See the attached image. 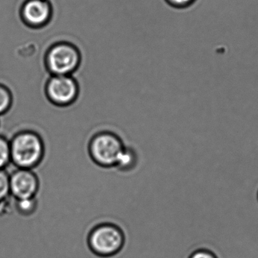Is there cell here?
I'll return each instance as SVG.
<instances>
[{
  "mask_svg": "<svg viewBox=\"0 0 258 258\" xmlns=\"http://www.w3.org/2000/svg\"><path fill=\"white\" fill-rule=\"evenodd\" d=\"M10 143L11 161L17 168L34 170L44 158V142L41 136L32 130L16 133Z\"/></svg>",
  "mask_w": 258,
  "mask_h": 258,
  "instance_id": "6da1fadb",
  "label": "cell"
},
{
  "mask_svg": "<svg viewBox=\"0 0 258 258\" xmlns=\"http://www.w3.org/2000/svg\"><path fill=\"white\" fill-rule=\"evenodd\" d=\"M124 232L117 225L102 223L92 229L87 238L89 249L99 257L117 256L124 247Z\"/></svg>",
  "mask_w": 258,
  "mask_h": 258,
  "instance_id": "7a4b0ae2",
  "label": "cell"
},
{
  "mask_svg": "<svg viewBox=\"0 0 258 258\" xmlns=\"http://www.w3.org/2000/svg\"><path fill=\"white\" fill-rule=\"evenodd\" d=\"M125 146L123 140L117 134L102 131L95 134L90 140L89 154L92 160L100 167H115Z\"/></svg>",
  "mask_w": 258,
  "mask_h": 258,
  "instance_id": "3957f363",
  "label": "cell"
},
{
  "mask_svg": "<svg viewBox=\"0 0 258 258\" xmlns=\"http://www.w3.org/2000/svg\"><path fill=\"white\" fill-rule=\"evenodd\" d=\"M81 55L76 46L66 42L51 46L46 55V66L51 75H72L81 64Z\"/></svg>",
  "mask_w": 258,
  "mask_h": 258,
  "instance_id": "277c9868",
  "label": "cell"
},
{
  "mask_svg": "<svg viewBox=\"0 0 258 258\" xmlns=\"http://www.w3.org/2000/svg\"><path fill=\"white\" fill-rule=\"evenodd\" d=\"M46 94L52 105L66 108L76 102L79 87L72 75H52L46 84Z\"/></svg>",
  "mask_w": 258,
  "mask_h": 258,
  "instance_id": "5b68a950",
  "label": "cell"
},
{
  "mask_svg": "<svg viewBox=\"0 0 258 258\" xmlns=\"http://www.w3.org/2000/svg\"><path fill=\"white\" fill-rule=\"evenodd\" d=\"M10 194L15 200L37 197L40 180L34 170L17 168L10 173Z\"/></svg>",
  "mask_w": 258,
  "mask_h": 258,
  "instance_id": "8992f818",
  "label": "cell"
},
{
  "mask_svg": "<svg viewBox=\"0 0 258 258\" xmlns=\"http://www.w3.org/2000/svg\"><path fill=\"white\" fill-rule=\"evenodd\" d=\"M21 17L31 28H42L52 19V4L49 0H26L21 9Z\"/></svg>",
  "mask_w": 258,
  "mask_h": 258,
  "instance_id": "52a82bcc",
  "label": "cell"
},
{
  "mask_svg": "<svg viewBox=\"0 0 258 258\" xmlns=\"http://www.w3.org/2000/svg\"><path fill=\"white\" fill-rule=\"evenodd\" d=\"M137 152L132 148L125 146L124 149L119 157L115 167L121 171H128L134 169L137 165Z\"/></svg>",
  "mask_w": 258,
  "mask_h": 258,
  "instance_id": "ba28073f",
  "label": "cell"
},
{
  "mask_svg": "<svg viewBox=\"0 0 258 258\" xmlns=\"http://www.w3.org/2000/svg\"><path fill=\"white\" fill-rule=\"evenodd\" d=\"M14 98L9 87L0 84V117L9 114L13 108Z\"/></svg>",
  "mask_w": 258,
  "mask_h": 258,
  "instance_id": "9c48e42d",
  "label": "cell"
},
{
  "mask_svg": "<svg viewBox=\"0 0 258 258\" xmlns=\"http://www.w3.org/2000/svg\"><path fill=\"white\" fill-rule=\"evenodd\" d=\"M37 206H38V202H37V197L15 200V208L16 211L21 215L25 217L34 214L37 210Z\"/></svg>",
  "mask_w": 258,
  "mask_h": 258,
  "instance_id": "30bf717a",
  "label": "cell"
},
{
  "mask_svg": "<svg viewBox=\"0 0 258 258\" xmlns=\"http://www.w3.org/2000/svg\"><path fill=\"white\" fill-rule=\"evenodd\" d=\"M11 163L10 140L0 135V170H6Z\"/></svg>",
  "mask_w": 258,
  "mask_h": 258,
  "instance_id": "8fae6325",
  "label": "cell"
},
{
  "mask_svg": "<svg viewBox=\"0 0 258 258\" xmlns=\"http://www.w3.org/2000/svg\"><path fill=\"white\" fill-rule=\"evenodd\" d=\"M10 196V173L6 170H0V202Z\"/></svg>",
  "mask_w": 258,
  "mask_h": 258,
  "instance_id": "7c38bea8",
  "label": "cell"
},
{
  "mask_svg": "<svg viewBox=\"0 0 258 258\" xmlns=\"http://www.w3.org/2000/svg\"><path fill=\"white\" fill-rule=\"evenodd\" d=\"M188 258H218V256L213 250L201 247L193 250Z\"/></svg>",
  "mask_w": 258,
  "mask_h": 258,
  "instance_id": "4fadbf2b",
  "label": "cell"
},
{
  "mask_svg": "<svg viewBox=\"0 0 258 258\" xmlns=\"http://www.w3.org/2000/svg\"><path fill=\"white\" fill-rule=\"evenodd\" d=\"M167 4L175 7H185L192 4L194 0H165Z\"/></svg>",
  "mask_w": 258,
  "mask_h": 258,
  "instance_id": "5bb4252c",
  "label": "cell"
},
{
  "mask_svg": "<svg viewBox=\"0 0 258 258\" xmlns=\"http://www.w3.org/2000/svg\"><path fill=\"white\" fill-rule=\"evenodd\" d=\"M256 197H257V201H258V191H257V194H256Z\"/></svg>",
  "mask_w": 258,
  "mask_h": 258,
  "instance_id": "9a60e30c",
  "label": "cell"
}]
</instances>
